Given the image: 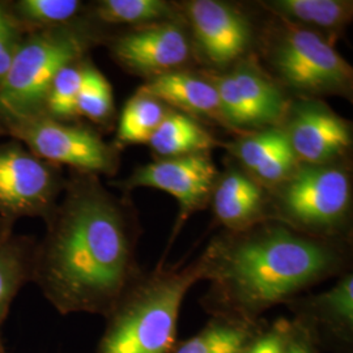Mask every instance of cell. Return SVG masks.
I'll return each mask as SVG.
<instances>
[{
    "instance_id": "6da1fadb",
    "label": "cell",
    "mask_w": 353,
    "mask_h": 353,
    "mask_svg": "<svg viewBox=\"0 0 353 353\" xmlns=\"http://www.w3.org/2000/svg\"><path fill=\"white\" fill-rule=\"evenodd\" d=\"M45 224L32 283L62 316L105 318L143 272L139 216L128 195L110 192L101 176L68 170L61 199Z\"/></svg>"
},
{
    "instance_id": "7a4b0ae2",
    "label": "cell",
    "mask_w": 353,
    "mask_h": 353,
    "mask_svg": "<svg viewBox=\"0 0 353 353\" xmlns=\"http://www.w3.org/2000/svg\"><path fill=\"white\" fill-rule=\"evenodd\" d=\"M210 283L201 305L210 316L259 319L328 279L352 271V241L300 233L275 220L223 230L198 258Z\"/></svg>"
},
{
    "instance_id": "3957f363",
    "label": "cell",
    "mask_w": 353,
    "mask_h": 353,
    "mask_svg": "<svg viewBox=\"0 0 353 353\" xmlns=\"http://www.w3.org/2000/svg\"><path fill=\"white\" fill-rule=\"evenodd\" d=\"M202 279L199 261L143 271L105 316L97 353H172L186 293Z\"/></svg>"
},
{
    "instance_id": "277c9868",
    "label": "cell",
    "mask_w": 353,
    "mask_h": 353,
    "mask_svg": "<svg viewBox=\"0 0 353 353\" xmlns=\"http://www.w3.org/2000/svg\"><path fill=\"white\" fill-rule=\"evenodd\" d=\"M255 50L258 62L290 100L338 96L352 101V65L314 32L270 14L258 29Z\"/></svg>"
},
{
    "instance_id": "5b68a950",
    "label": "cell",
    "mask_w": 353,
    "mask_h": 353,
    "mask_svg": "<svg viewBox=\"0 0 353 353\" xmlns=\"http://www.w3.org/2000/svg\"><path fill=\"white\" fill-rule=\"evenodd\" d=\"M109 34L87 14L68 26L26 34L0 85V135L16 121L42 115L58 71L89 57V51L103 45Z\"/></svg>"
},
{
    "instance_id": "8992f818",
    "label": "cell",
    "mask_w": 353,
    "mask_h": 353,
    "mask_svg": "<svg viewBox=\"0 0 353 353\" xmlns=\"http://www.w3.org/2000/svg\"><path fill=\"white\" fill-rule=\"evenodd\" d=\"M351 164H300L268 190L270 220L326 240L352 241Z\"/></svg>"
},
{
    "instance_id": "52a82bcc",
    "label": "cell",
    "mask_w": 353,
    "mask_h": 353,
    "mask_svg": "<svg viewBox=\"0 0 353 353\" xmlns=\"http://www.w3.org/2000/svg\"><path fill=\"white\" fill-rule=\"evenodd\" d=\"M0 138L17 140L38 157L68 170L114 176L121 166L122 151L81 121L61 122L39 115L8 125Z\"/></svg>"
},
{
    "instance_id": "ba28073f",
    "label": "cell",
    "mask_w": 353,
    "mask_h": 353,
    "mask_svg": "<svg viewBox=\"0 0 353 353\" xmlns=\"http://www.w3.org/2000/svg\"><path fill=\"white\" fill-rule=\"evenodd\" d=\"M202 74L217 90L227 130L240 135L281 125L290 99L255 54L225 71Z\"/></svg>"
},
{
    "instance_id": "9c48e42d",
    "label": "cell",
    "mask_w": 353,
    "mask_h": 353,
    "mask_svg": "<svg viewBox=\"0 0 353 353\" xmlns=\"http://www.w3.org/2000/svg\"><path fill=\"white\" fill-rule=\"evenodd\" d=\"M65 179L62 166L38 157L20 141H0L1 219L13 224L24 217L45 221L61 199Z\"/></svg>"
},
{
    "instance_id": "30bf717a",
    "label": "cell",
    "mask_w": 353,
    "mask_h": 353,
    "mask_svg": "<svg viewBox=\"0 0 353 353\" xmlns=\"http://www.w3.org/2000/svg\"><path fill=\"white\" fill-rule=\"evenodd\" d=\"M178 7L189 29L194 58L207 71H225L255 54L258 29L240 7L221 0H186Z\"/></svg>"
},
{
    "instance_id": "8fae6325",
    "label": "cell",
    "mask_w": 353,
    "mask_h": 353,
    "mask_svg": "<svg viewBox=\"0 0 353 353\" xmlns=\"http://www.w3.org/2000/svg\"><path fill=\"white\" fill-rule=\"evenodd\" d=\"M217 176L219 169L211 153H198L156 159L150 164L140 165L125 179L109 183L125 195L134 190L150 188L165 191L176 199L178 214L166 248L168 252L190 217L210 205Z\"/></svg>"
},
{
    "instance_id": "7c38bea8",
    "label": "cell",
    "mask_w": 353,
    "mask_h": 353,
    "mask_svg": "<svg viewBox=\"0 0 353 353\" xmlns=\"http://www.w3.org/2000/svg\"><path fill=\"white\" fill-rule=\"evenodd\" d=\"M103 45L109 49L115 63L145 81L186 70L195 59L185 20L110 33Z\"/></svg>"
},
{
    "instance_id": "4fadbf2b",
    "label": "cell",
    "mask_w": 353,
    "mask_h": 353,
    "mask_svg": "<svg viewBox=\"0 0 353 353\" xmlns=\"http://www.w3.org/2000/svg\"><path fill=\"white\" fill-rule=\"evenodd\" d=\"M281 128L300 164L348 163L352 123L323 100H290Z\"/></svg>"
},
{
    "instance_id": "5bb4252c",
    "label": "cell",
    "mask_w": 353,
    "mask_h": 353,
    "mask_svg": "<svg viewBox=\"0 0 353 353\" xmlns=\"http://www.w3.org/2000/svg\"><path fill=\"white\" fill-rule=\"evenodd\" d=\"M292 322L319 352L353 353V274L341 275L327 290L300 294L285 303Z\"/></svg>"
},
{
    "instance_id": "9a60e30c",
    "label": "cell",
    "mask_w": 353,
    "mask_h": 353,
    "mask_svg": "<svg viewBox=\"0 0 353 353\" xmlns=\"http://www.w3.org/2000/svg\"><path fill=\"white\" fill-rule=\"evenodd\" d=\"M211 207L214 220L228 232H241L270 220V194L237 164L219 172Z\"/></svg>"
},
{
    "instance_id": "2e32d148",
    "label": "cell",
    "mask_w": 353,
    "mask_h": 353,
    "mask_svg": "<svg viewBox=\"0 0 353 353\" xmlns=\"http://www.w3.org/2000/svg\"><path fill=\"white\" fill-rule=\"evenodd\" d=\"M138 89L202 123L210 121L225 128L217 90L202 72L189 70L169 72L144 81Z\"/></svg>"
},
{
    "instance_id": "e0dca14e",
    "label": "cell",
    "mask_w": 353,
    "mask_h": 353,
    "mask_svg": "<svg viewBox=\"0 0 353 353\" xmlns=\"http://www.w3.org/2000/svg\"><path fill=\"white\" fill-rule=\"evenodd\" d=\"M258 7L290 24L312 30L335 45L353 20L352 0H265Z\"/></svg>"
},
{
    "instance_id": "ac0fdd59",
    "label": "cell",
    "mask_w": 353,
    "mask_h": 353,
    "mask_svg": "<svg viewBox=\"0 0 353 353\" xmlns=\"http://www.w3.org/2000/svg\"><path fill=\"white\" fill-rule=\"evenodd\" d=\"M37 239L14 234L0 240V353L7 352L3 325L19 292L32 283Z\"/></svg>"
},
{
    "instance_id": "d6986e66",
    "label": "cell",
    "mask_w": 353,
    "mask_h": 353,
    "mask_svg": "<svg viewBox=\"0 0 353 353\" xmlns=\"http://www.w3.org/2000/svg\"><path fill=\"white\" fill-rule=\"evenodd\" d=\"M220 144L202 122L170 108L148 143L157 159L211 153Z\"/></svg>"
},
{
    "instance_id": "ffe728a7",
    "label": "cell",
    "mask_w": 353,
    "mask_h": 353,
    "mask_svg": "<svg viewBox=\"0 0 353 353\" xmlns=\"http://www.w3.org/2000/svg\"><path fill=\"white\" fill-rule=\"evenodd\" d=\"M265 323L263 318L211 316L195 335L178 341L172 353H241Z\"/></svg>"
},
{
    "instance_id": "44dd1931",
    "label": "cell",
    "mask_w": 353,
    "mask_h": 353,
    "mask_svg": "<svg viewBox=\"0 0 353 353\" xmlns=\"http://www.w3.org/2000/svg\"><path fill=\"white\" fill-rule=\"evenodd\" d=\"M85 14L96 24L130 29L183 20L178 1L166 0H97L87 4Z\"/></svg>"
},
{
    "instance_id": "7402d4cb",
    "label": "cell",
    "mask_w": 353,
    "mask_h": 353,
    "mask_svg": "<svg viewBox=\"0 0 353 353\" xmlns=\"http://www.w3.org/2000/svg\"><path fill=\"white\" fill-rule=\"evenodd\" d=\"M168 109L165 103L138 89L125 102L118 117L114 145L122 151L128 145L148 144Z\"/></svg>"
},
{
    "instance_id": "603a6c76",
    "label": "cell",
    "mask_w": 353,
    "mask_h": 353,
    "mask_svg": "<svg viewBox=\"0 0 353 353\" xmlns=\"http://www.w3.org/2000/svg\"><path fill=\"white\" fill-rule=\"evenodd\" d=\"M14 23L24 34L68 26L85 14L80 0H6Z\"/></svg>"
},
{
    "instance_id": "cb8c5ba5",
    "label": "cell",
    "mask_w": 353,
    "mask_h": 353,
    "mask_svg": "<svg viewBox=\"0 0 353 353\" xmlns=\"http://www.w3.org/2000/svg\"><path fill=\"white\" fill-rule=\"evenodd\" d=\"M220 147H224L241 169L249 174L292 151L281 126L267 127L236 135L234 139L221 143Z\"/></svg>"
},
{
    "instance_id": "d4e9b609",
    "label": "cell",
    "mask_w": 353,
    "mask_h": 353,
    "mask_svg": "<svg viewBox=\"0 0 353 353\" xmlns=\"http://www.w3.org/2000/svg\"><path fill=\"white\" fill-rule=\"evenodd\" d=\"M77 115L85 118L94 128L109 130L115 119L113 87L99 67L87 58L81 87L77 96Z\"/></svg>"
},
{
    "instance_id": "484cf974",
    "label": "cell",
    "mask_w": 353,
    "mask_h": 353,
    "mask_svg": "<svg viewBox=\"0 0 353 353\" xmlns=\"http://www.w3.org/2000/svg\"><path fill=\"white\" fill-rule=\"evenodd\" d=\"M87 58L67 64L58 71L51 81L42 115L61 122H80L77 115V96Z\"/></svg>"
},
{
    "instance_id": "4316f807",
    "label": "cell",
    "mask_w": 353,
    "mask_h": 353,
    "mask_svg": "<svg viewBox=\"0 0 353 353\" xmlns=\"http://www.w3.org/2000/svg\"><path fill=\"white\" fill-rule=\"evenodd\" d=\"M290 318L280 316L274 322L265 321L263 327L249 341L241 353H284L292 334Z\"/></svg>"
},
{
    "instance_id": "83f0119b",
    "label": "cell",
    "mask_w": 353,
    "mask_h": 353,
    "mask_svg": "<svg viewBox=\"0 0 353 353\" xmlns=\"http://www.w3.org/2000/svg\"><path fill=\"white\" fill-rule=\"evenodd\" d=\"M26 34L14 23L6 0H0V85L4 81Z\"/></svg>"
},
{
    "instance_id": "f1b7e54d",
    "label": "cell",
    "mask_w": 353,
    "mask_h": 353,
    "mask_svg": "<svg viewBox=\"0 0 353 353\" xmlns=\"http://www.w3.org/2000/svg\"><path fill=\"white\" fill-rule=\"evenodd\" d=\"M292 321V319H290ZM293 323V322H292ZM284 353H321L303 330L293 323L292 334Z\"/></svg>"
},
{
    "instance_id": "f546056e",
    "label": "cell",
    "mask_w": 353,
    "mask_h": 353,
    "mask_svg": "<svg viewBox=\"0 0 353 353\" xmlns=\"http://www.w3.org/2000/svg\"><path fill=\"white\" fill-rule=\"evenodd\" d=\"M13 228H14L13 223L0 217V240L11 236L13 233Z\"/></svg>"
}]
</instances>
